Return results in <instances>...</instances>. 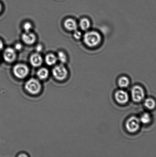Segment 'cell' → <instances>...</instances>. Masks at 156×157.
<instances>
[{"instance_id":"cell-6","label":"cell","mask_w":156,"mask_h":157,"mask_svg":"<svg viewBox=\"0 0 156 157\" xmlns=\"http://www.w3.org/2000/svg\"><path fill=\"white\" fill-rule=\"evenodd\" d=\"M131 94L133 101L136 102H140L144 98V90L141 86H136L132 87Z\"/></svg>"},{"instance_id":"cell-11","label":"cell","mask_w":156,"mask_h":157,"mask_svg":"<svg viewBox=\"0 0 156 157\" xmlns=\"http://www.w3.org/2000/svg\"><path fill=\"white\" fill-rule=\"evenodd\" d=\"M21 39L24 44L28 45L34 44L36 41V37L34 33L30 32H25L23 34Z\"/></svg>"},{"instance_id":"cell-2","label":"cell","mask_w":156,"mask_h":157,"mask_svg":"<svg viewBox=\"0 0 156 157\" xmlns=\"http://www.w3.org/2000/svg\"><path fill=\"white\" fill-rule=\"evenodd\" d=\"M25 88L29 93L32 94H36L40 91L41 84L38 79L30 78L25 83Z\"/></svg>"},{"instance_id":"cell-3","label":"cell","mask_w":156,"mask_h":157,"mask_svg":"<svg viewBox=\"0 0 156 157\" xmlns=\"http://www.w3.org/2000/svg\"><path fill=\"white\" fill-rule=\"evenodd\" d=\"M140 118L135 116L130 117L125 124L127 130L131 133H135L140 129Z\"/></svg>"},{"instance_id":"cell-10","label":"cell","mask_w":156,"mask_h":157,"mask_svg":"<svg viewBox=\"0 0 156 157\" xmlns=\"http://www.w3.org/2000/svg\"><path fill=\"white\" fill-rule=\"evenodd\" d=\"M64 26L69 31L74 32L78 28V24L75 20L72 18H68L65 20Z\"/></svg>"},{"instance_id":"cell-14","label":"cell","mask_w":156,"mask_h":157,"mask_svg":"<svg viewBox=\"0 0 156 157\" xmlns=\"http://www.w3.org/2000/svg\"><path fill=\"white\" fill-rule=\"evenodd\" d=\"M144 105L149 110H153L156 107V102L154 98H148L145 100Z\"/></svg>"},{"instance_id":"cell-21","label":"cell","mask_w":156,"mask_h":157,"mask_svg":"<svg viewBox=\"0 0 156 157\" xmlns=\"http://www.w3.org/2000/svg\"><path fill=\"white\" fill-rule=\"evenodd\" d=\"M23 46L20 43H17L15 45V51H20L22 49Z\"/></svg>"},{"instance_id":"cell-18","label":"cell","mask_w":156,"mask_h":157,"mask_svg":"<svg viewBox=\"0 0 156 157\" xmlns=\"http://www.w3.org/2000/svg\"><path fill=\"white\" fill-rule=\"evenodd\" d=\"M57 58L58 60L62 64L65 63L67 62L68 58L66 54L64 52H59L58 53Z\"/></svg>"},{"instance_id":"cell-15","label":"cell","mask_w":156,"mask_h":157,"mask_svg":"<svg viewBox=\"0 0 156 157\" xmlns=\"http://www.w3.org/2000/svg\"><path fill=\"white\" fill-rule=\"evenodd\" d=\"M129 80L127 77L123 76L119 78L118 80V85L120 87L126 88L129 85Z\"/></svg>"},{"instance_id":"cell-23","label":"cell","mask_w":156,"mask_h":157,"mask_svg":"<svg viewBox=\"0 0 156 157\" xmlns=\"http://www.w3.org/2000/svg\"><path fill=\"white\" fill-rule=\"evenodd\" d=\"M3 47H4V44H3L2 41L0 40V51L2 50Z\"/></svg>"},{"instance_id":"cell-16","label":"cell","mask_w":156,"mask_h":157,"mask_svg":"<svg viewBox=\"0 0 156 157\" xmlns=\"http://www.w3.org/2000/svg\"><path fill=\"white\" fill-rule=\"evenodd\" d=\"M49 75L48 70L44 67L40 69L37 73V75L38 78L42 80L46 79L48 77Z\"/></svg>"},{"instance_id":"cell-19","label":"cell","mask_w":156,"mask_h":157,"mask_svg":"<svg viewBox=\"0 0 156 157\" xmlns=\"http://www.w3.org/2000/svg\"><path fill=\"white\" fill-rule=\"evenodd\" d=\"M84 32L81 30H79L78 29L75 30L73 32V36L75 39L77 40H79L82 39L83 37Z\"/></svg>"},{"instance_id":"cell-12","label":"cell","mask_w":156,"mask_h":157,"mask_svg":"<svg viewBox=\"0 0 156 157\" xmlns=\"http://www.w3.org/2000/svg\"><path fill=\"white\" fill-rule=\"evenodd\" d=\"M30 62L33 67H39L43 63L42 56L38 53L33 54L30 57Z\"/></svg>"},{"instance_id":"cell-25","label":"cell","mask_w":156,"mask_h":157,"mask_svg":"<svg viewBox=\"0 0 156 157\" xmlns=\"http://www.w3.org/2000/svg\"><path fill=\"white\" fill-rule=\"evenodd\" d=\"M0 60H1V58H0Z\"/></svg>"},{"instance_id":"cell-22","label":"cell","mask_w":156,"mask_h":157,"mask_svg":"<svg viewBox=\"0 0 156 157\" xmlns=\"http://www.w3.org/2000/svg\"><path fill=\"white\" fill-rule=\"evenodd\" d=\"M42 50L43 47L42 45H41V44H38V45L36 46V50L37 52L39 53V52H40L42 51Z\"/></svg>"},{"instance_id":"cell-13","label":"cell","mask_w":156,"mask_h":157,"mask_svg":"<svg viewBox=\"0 0 156 157\" xmlns=\"http://www.w3.org/2000/svg\"><path fill=\"white\" fill-rule=\"evenodd\" d=\"M45 62L47 65L52 66L56 63L57 61V56L53 54H49L46 56Z\"/></svg>"},{"instance_id":"cell-20","label":"cell","mask_w":156,"mask_h":157,"mask_svg":"<svg viewBox=\"0 0 156 157\" xmlns=\"http://www.w3.org/2000/svg\"><path fill=\"white\" fill-rule=\"evenodd\" d=\"M23 28L25 32H30L33 28V26L30 22H27L24 24L23 25Z\"/></svg>"},{"instance_id":"cell-4","label":"cell","mask_w":156,"mask_h":157,"mask_svg":"<svg viewBox=\"0 0 156 157\" xmlns=\"http://www.w3.org/2000/svg\"><path fill=\"white\" fill-rule=\"evenodd\" d=\"M53 76L56 79L62 81L65 79L68 75V71L63 64L56 66L53 70Z\"/></svg>"},{"instance_id":"cell-5","label":"cell","mask_w":156,"mask_h":157,"mask_svg":"<svg viewBox=\"0 0 156 157\" xmlns=\"http://www.w3.org/2000/svg\"><path fill=\"white\" fill-rule=\"evenodd\" d=\"M29 72L28 67L25 64H18L13 67L14 75L16 77L18 78H25L28 75Z\"/></svg>"},{"instance_id":"cell-24","label":"cell","mask_w":156,"mask_h":157,"mask_svg":"<svg viewBox=\"0 0 156 157\" xmlns=\"http://www.w3.org/2000/svg\"><path fill=\"white\" fill-rule=\"evenodd\" d=\"M2 9V5L0 3V12H1Z\"/></svg>"},{"instance_id":"cell-9","label":"cell","mask_w":156,"mask_h":157,"mask_svg":"<svg viewBox=\"0 0 156 157\" xmlns=\"http://www.w3.org/2000/svg\"><path fill=\"white\" fill-rule=\"evenodd\" d=\"M3 57L6 62H13L16 59V51L11 48H8L4 51Z\"/></svg>"},{"instance_id":"cell-7","label":"cell","mask_w":156,"mask_h":157,"mask_svg":"<svg viewBox=\"0 0 156 157\" xmlns=\"http://www.w3.org/2000/svg\"><path fill=\"white\" fill-rule=\"evenodd\" d=\"M78 24L80 30L85 32L91 29L92 22L91 19L88 17H84L79 20Z\"/></svg>"},{"instance_id":"cell-1","label":"cell","mask_w":156,"mask_h":157,"mask_svg":"<svg viewBox=\"0 0 156 157\" xmlns=\"http://www.w3.org/2000/svg\"><path fill=\"white\" fill-rule=\"evenodd\" d=\"M82 40L85 47L94 50L101 45L103 41V37L100 32L91 29L84 32Z\"/></svg>"},{"instance_id":"cell-17","label":"cell","mask_w":156,"mask_h":157,"mask_svg":"<svg viewBox=\"0 0 156 157\" xmlns=\"http://www.w3.org/2000/svg\"><path fill=\"white\" fill-rule=\"evenodd\" d=\"M140 123L144 124H149L152 121V117L148 113H145L141 115L140 118Z\"/></svg>"},{"instance_id":"cell-8","label":"cell","mask_w":156,"mask_h":157,"mask_svg":"<svg viewBox=\"0 0 156 157\" xmlns=\"http://www.w3.org/2000/svg\"><path fill=\"white\" fill-rule=\"evenodd\" d=\"M114 98L116 101L121 104H126L129 99V95L127 92L122 90H118L116 92Z\"/></svg>"}]
</instances>
